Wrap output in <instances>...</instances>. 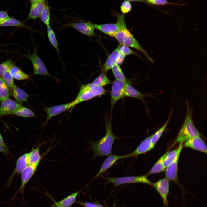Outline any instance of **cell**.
Here are the masks:
<instances>
[{
  "instance_id": "cell-1",
  "label": "cell",
  "mask_w": 207,
  "mask_h": 207,
  "mask_svg": "<svg viewBox=\"0 0 207 207\" xmlns=\"http://www.w3.org/2000/svg\"><path fill=\"white\" fill-rule=\"evenodd\" d=\"M116 23L118 27L114 38L120 44L134 48L143 53L151 63L154 61L149 56L147 51L135 38L133 35L128 29L125 20L124 14H120L117 16Z\"/></svg>"
},
{
  "instance_id": "cell-2",
  "label": "cell",
  "mask_w": 207,
  "mask_h": 207,
  "mask_svg": "<svg viewBox=\"0 0 207 207\" xmlns=\"http://www.w3.org/2000/svg\"><path fill=\"white\" fill-rule=\"evenodd\" d=\"M105 127L106 133L105 136L99 140L90 143V149L94 152V158L110 154L114 142L119 138L113 133L111 120H106Z\"/></svg>"
},
{
  "instance_id": "cell-3",
  "label": "cell",
  "mask_w": 207,
  "mask_h": 207,
  "mask_svg": "<svg viewBox=\"0 0 207 207\" xmlns=\"http://www.w3.org/2000/svg\"><path fill=\"white\" fill-rule=\"evenodd\" d=\"M185 104L186 109L185 117L175 143H183L188 139L200 135L193 122L192 109L190 107L188 101H186Z\"/></svg>"
},
{
  "instance_id": "cell-4",
  "label": "cell",
  "mask_w": 207,
  "mask_h": 207,
  "mask_svg": "<svg viewBox=\"0 0 207 207\" xmlns=\"http://www.w3.org/2000/svg\"><path fill=\"white\" fill-rule=\"evenodd\" d=\"M106 90L103 88L92 83L82 84L75 99L73 101V106L81 102L106 94Z\"/></svg>"
},
{
  "instance_id": "cell-5",
  "label": "cell",
  "mask_w": 207,
  "mask_h": 207,
  "mask_svg": "<svg viewBox=\"0 0 207 207\" xmlns=\"http://www.w3.org/2000/svg\"><path fill=\"white\" fill-rule=\"evenodd\" d=\"M107 180V183H112L115 186L131 183H142L149 185L152 183L147 179L146 175L141 176H128L118 177H103Z\"/></svg>"
},
{
  "instance_id": "cell-6",
  "label": "cell",
  "mask_w": 207,
  "mask_h": 207,
  "mask_svg": "<svg viewBox=\"0 0 207 207\" xmlns=\"http://www.w3.org/2000/svg\"><path fill=\"white\" fill-rule=\"evenodd\" d=\"M37 50V48L34 47L33 53L32 54H29L26 56L32 62L34 74L53 77L48 72L43 62L38 56Z\"/></svg>"
},
{
  "instance_id": "cell-7",
  "label": "cell",
  "mask_w": 207,
  "mask_h": 207,
  "mask_svg": "<svg viewBox=\"0 0 207 207\" xmlns=\"http://www.w3.org/2000/svg\"><path fill=\"white\" fill-rule=\"evenodd\" d=\"M126 82L116 79L113 81L110 92L111 109L117 101L125 96V85Z\"/></svg>"
},
{
  "instance_id": "cell-8",
  "label": "cell",
  "mask_w": 207,
  "mask_h": 207,
  "mask_svg": "<svg viewBox=\"0 0 207 207\" xmlns=\"http://www.w3.org/2000/svg\"><path fill=\"white\" fill-rule=\"evenodd\" d=\"M38 166L35 165H28L21 172V185L11 200H14L18 193L20 192L21 194H23L22 199L24 202H25V186L34 174Z\"/></svg>"
},
{
  "instance_id": "cell-9",
  "label": "cell",
  "mask_w": 207,
  "mask_h": 207,
  "mask_svg": "<svg viewBox=\"0 0 207 207\" xmlns=\"http://www.w3.org/2000/svg\"><path fill=\"white\" fill-rule=\"evenodd\" d=\"M73 107V101L65 104L58 105L50 107L44 106L43 110L47 114V117L43 124V126H45L50 119L53 117Z\"/></svg>"
},
{
  "instance_id": "cell-10",
  "label": "cell",
  "mask_w": 207,
  "mask_h": 207,
  "mask_svg": "<svg viewBox=\"0 0 207 207\" xmlns=\"http://www.w3.org/2000/svg\"><path fill=\"white\" fill-rule=\"evenodd\" d=\"M64 27H71L75 28L82 34L89 37L95 35L93 24L90 22H71L65 24Z\"/></svg>"
},
{
  "instance_id": "cell-11",
  "label": "cell",
  "mask_w": 207,
  "mask_h": 207,
  "mask_svg": "<svg viewBox=\"0 0 207 207\" xmlns=\"http://www.w3.org/2000/svg\"><path fill=\"white\" fill-rule=\"evenodd\" d=\"M152 185L161 197L164 206H168V204L167 197L169 189V180L166 178H164L152 183Z\"/></svg>"
},
{
  "instance_id": "cell-12",
  "label": "cell",
  "mask_w": 207,
  "mask_h": 207,
  "mask_svg": "<svg viewBox=\"0 0 207 207\" xmlns=\"http://www.w3.org/2000/svg\"><path fill=\"white\" fill-rule=\"evenodd\" d=\"M28 153H26L24 154L17 160L15 169L6 183V187H9L10 186L16 174L19 175L28 165Z\"/></svg>"
},
{
  "instance_id": "cell-13",
  "label": "cell",
  "mask_w": 207,
  "mask_h": 207,
  "mask_svg": "<svg viewBox=\"0 0 207 207\" xmlns=\"http://www.w3.org/2000/svg\"><path fill=\"white\" fill-rule=\"evenodd\" d=\"M0 105V117L13 114L22 105L8 98L2 102Z\"/></svg>"
},
{
  "instance_id": "cell-14",
  "label": "cell",
  "mask_w": 207,
  "mask_h": 207,
  "mask_svg": "<svg viewBox=\"0 0 207 207\" xmlns=\"http://www.w3.org/2000/svg\"><path fill=\"white\" fill-rule=\"evenodd\" d=\"M184 146L207 153L206 144L199 136L195 137L187 140L184 143Z\"/></svg>"
},
{
  "instance_id": "cell-15",
  "label": "cell",
  "mask_w": 207,
  "mask_h": 207,
  "mask_svg": "<svg viewBox=\"0 0 207 207\" xmlns=\"http://www.w3.org/2000/svg\"><path fill=\"white\" fill-rule=\"evenodd\" d=\"M154 147L151 142V136L147 137L132 152L127 154L128 157L136 156L145 153L152 149Z\"/></svg>"
},
{
  "instance_id": "cell-16",
  "label": "cell",
  "mask_w": 207,
  "mask_h": 207,
  "mask_svg": "<svg viewBox=\"0 0 207 207\" xmlns=\"http://www.w3.org/2000/svg\"><path fill=\"white\" fill-rule=\"evenodd\" d=\"M128 157V155L119 156L111 155L108 156L102 164L99 171L95 176L96 178L105 172L120 159Z\"/></svg>"
},
{
  "instance_id": "cell-17",
  "label": "cell",
  "mask_w": 207,
  "mask_h": 207,
  "mask_svg": "<svg viewBox=\"0 0 207 207\" xmlns=\"http://www.w3.org/2000/svg\"><path fill=\"white\" fill-rule=\"evenodd\" d=\"M180 154L177 156L174 161L166 168L165 175L169 180L177 182V179L178 162Z\"/></svg>"
},
{
  "instance_id": "cell-18",
  "label": "cell",
  "mask_w": 207,
  "mask_h": 207,
  "mask_svg": "<svg viewBox=\"0 0 207 207\" xmlns=\"http://www.w3.org/2000/svg\"><path fill=\"white\" fill-rule=\"evenodd\" d=\"M124 95L125 96L140 99L143 102L145 101V97L152 96L150 94H145L140 92L127 82L125 85Z\"/></svg>"
},
{
  "instance_id": "cell-19",
  "label": "cell",
  "mask_w": 207,
  "mask_h": 207,
  "mask_svg": "<svg viewBox=\"0 0 207 207\" xmlns=\"http://www.w3.org/2000/svg\"><path fill=\"white\" fill-rule=\"evenodd\" d=\"M31 4L30 12L26 20H35L39 17L45 3L44 1H39Z\"/></svg>"
},
{
  "instance_id": "cell-20",
  "label": "cell",
  "mask_w": 207,
  "mask_h": 207,
  "mask_svg": "<svg viewBox=\"0 0 207 207\" xmlns=\"http://www.w3.org/2000/svg\"><path fill=\"white\" fill-rule=\"evenodd\" d=\"M93 24L95 28L111 37H114L117 31L118 27L116 23Z\"/></svg>"
},
{
  "instance_id": "cell-21",
  "label": "cell",
  "mask_w": 207,
  "mask_h": 207,
  "mask_svg": "<svg viewBox=\"0 0 207 207\" xmlns=\"http://www.w3.org/2000/svg\"><path fill=\"white\" fill-rule=\"evenodd\" d=\"M119 46L108 57L103 64L102 72L106 73L116 64L120 55Z\"/></svg>"
},
{
  "instance_id": "cell-22",
  "label": "cell",
  "mask_w": 207,
  "mask_h": 207,
  "mask_svg": "<svg viewBox=\"0 0 207 207\" xmlns=\"http://www.w3.org/2000/svg\"><path fill=\"white\" fill-rule=\"evenodd\" d=\"M183 147V143H179L177 148L168 152L163 161L164 166L165 168L174 161L178 154H180Z\"/></svg>"
},
{
  "instance_id": "cell-23",
  "label": "cell",
  "mask_w": 207,
  "mask_h": 207,
  "mask_svg": "<svg viewBox=\"0 0 207 207\" xmlns=\"http://www.w3.org/2000/svg\"><path fill=\"white\" fill-rule=\"evenodd\" d=\"M39 147L33 148L28 153V165L38 166L41 159L40 154Z\"/></svg>"
},
{
  "instance_id": "cell-24",
  "label": "cell",
  "mask_w": 207,
  "mask_h": 207,
  "mask_svg": "<svg viewBox=\"0 0 207 207\" xmlns=\"http://www.w3.org/2000/svg\"><path fill=\"white\" fill-rule=\"evenodd\" d=\"M12 89L13 95L17 102L27 101L28 95L25 92L15 85Z\"/></svg>"
},
{
  "instance_id": "cell-25",
  "label": "cell",
  "mask_w": 207,
  "mask_h": 207,
  "mask_svg": "<svg viewBox=\"0 0 207 207\" xmlns=\"http://www.w3.org/2000/svg\"><path fill=\"white\" fill-rule=\"evenodd\" d=\"M169 152V151L167 152L158 159L148 173L147 175L160 173L164 170L165 168L164 166L163 161Z\"/></svg>"
},
{
  "instance_id": "cell-26",
  "label": "cell",
  "mask_w": 207,
  "mask_h": 207,
  "mask_svg": "<svg viewBox=\"0 0 207 207\" xmlns=\"http://www.w3.org/2000/svg\"><path fill=\"white\" fill-rule=\"evenodd\" d=\"M9 72L13 79L20 80L27 79L29 78V75L14 65L11 68Z\"/></svg>"
},
{
  "instance_id": "cell-27",
  "label": "cell",
  "mask_w": 207,
  "mask_h": 207,
  "mask_svg": "<svg viewBox=\"0 0 207 207\" xmlns=\"http://www.w3.org/2000/svg\"><path fill=\"white\" fill-rule=\"evenodd\" d=\"M47 26V35L49 40L56 50L61 60L58 45L57 41L55 32L50 25Z\"/></svg>"
},
{
  "instance_id": "cell-28",
  "label": "cell",
  "mask_w": 207,
  "mask_h": 207,
  "mask_svg": "<svg viewBox=\"0 0 207 207\" xmlns=\"http://www.w3.org/2000/svg\"><path fill=\"white\" fill-rule=\"evenodd\" d=\"M172 113V111H171L168 118L164 124L154 133L151 135V142L152 145L154 147L160 138L167 126L170 120Z\"/></svg>"
},
{
  "instance_id": "cell-29",
  "label": "cell",
  "mask_w": 207,
  "mask_h": 207,
  "mask_svg": "<svg viewBox=\"0 0 207 207\" xmlns=\"http://www.w3.org/2000/svg\"><path fill=\"white\" fill-rule=\"evenodd\" d=\"M0 26H17L29 28L28 26L25 25L22 22L15 18L10 17L0 22Z\"/></svg>"
},
{
  "instance_id": "cell-30",
  "label": "cell",
  "mask_w": 207,
  "mask_h": 207,
  "mask_svg": "<svg viewBox=\"0 0 207 207\" xmlns=\"http://www.w3.org/2000/svg\"><path fill=\"white\" fill-rule=\"evenodd\" d=\"M93 84L103 87L112 83L106 75V73L102 72L91 83Z\"/></svg>"
},
{
  "instance_id": "cell-31",
  "label": "cell",
  "mask_w": 207,
  "mask_h": 207,
  "mask_svg": "<svg viewBox=\"0 0 207 207\" xmlns=\"http://www.w3.org/2000/svg\"><path fill=\"white\" fill-rule=\"evenodd\" d=\"M9 95V88L2 78L0 77V101L1 102L8 98Z\"/></svg>"
},
{
  "instance_id": "cell-32",
  "label": "cell",
  "mask_w": 207,
  "mask_h": 207,
  "mask_svg": "<svg viewBox=\"0 0 207 207\" xmlns=\"http://www.w3.org/2000/svg\"><path fill=\"white\" fill-rule=\"evenodd\" d=\"M111 69L116 79L126 82L127 81L120 65L116 63L112 66Z\"/></svg>"
},
{
  "instance_id": "cell-33",
  "label": "cell",
  "mask_w": 207,
  "mask_h": 207,
  "mask_svg": "<svg viewBox=\"0 0 207 207\" xmlns=\"http://www.w3.org/2000/svg\"><path fill=\"white\" fill-rule=\"evenodd\" d=\"M13 114L23 117H33L35 116V114L32 111L22 106L18 109Z\"/></svg>"
},
{
  "instance_id": "cell-34",
  "label": "cell",
  "mask_w": 207,
  "mask_h": 207,
  "mask_svg": "<svg viewBox=\"0 0 207 207\" xmlns=\"http://www.w3.org/2000/svg\"><path fill=\"white\" fill-rule=\"evenodd\" d=\"M40 17L42 21L47 26L50 25V15L47 4L45 3Z\"/></svg>"
},
{
  "instance_id": "cell-35",
  "label": "cell",
  "mask_w": 207,
  "mask_h": 207,
  "mask_svg": "<svg viewBox=\"0 0 207 207\" xmlns=\"http://www.w3.org/2000/svg\"><path fill=\"white\" fill-rule=\"evenodd\" d=\"M2 78L9 88H12L15 85L13 78L9 71H4L2 76Z\"/></svg>"
},
{
  "instance_id": "cell-36",
  "label": "cell",
  "mask_w": 207,
  "mask_h": 207,
  "mask_svg": "<svg viewBox=\"0 0 207 207\" xmlns=\"http://www.w3.org/2000/svg\"><path fill=\"white\" fill-rule=\"evenodd\" d=\"M14 65L13 63L10 60H7L0 64V77L2 76L3 72L5 71H9Z\"/></svg>"
},
{
  "instance_id": "cell-37",
  "label": "cell",
  "mask_w": 207,
  "mask_h": 207,
  "mask_svg": "<svg viewBox=\"0 0 207 207\" xmlns=\"http://www.w3.org/2000/svg\"><path fill=\"white\" fill-rule=\"evenodd\" d=\"M118 46L120 52L125 56L132 54L138 56L137 54L132 50L129 47L120 44Z\"/></svg>"
},
{
  "instance_id": "cell-38",
  "label": "cell",
  "mask_w": 207,
  "mask_h": 207,
  "mask_svg": "<svg viewBox=\"0 0 207 207\" xmlns=\"http://www.w3.org/2000/svg\"><path fill=\"white\" fill-rule=\"evenodd\" d=\"M132 9V5L130 2L125 0L122 2L120 6V10L123 14L129 13Z\"/></svg>"
},
{
  "instance_id": "cell-39",
  "label": "cell",
  "mask_w": 207,
  "mask_h": 207,
  "mask_svg": "<svg viewBox=\"0 0 207 207\" xmlns=\"http://www.w3.org/2000/svg\"><path fill=\"white\" fill-rule=\"evenodd\" d=\"M145 1L147 3L157 5L175 4L168 2L167 0H145Z\"/></svg>"
},
{
  "instance_id": "cell-40",
  "label": "cell",
  "mask_w": 207,
  "mask_h": 207,
  "mask_svg": "<svg viewBox=\"0 0 207 207\" xmlns=\"http://www.w3.org/2000/svg\"><path fill=\"white\" fill-rule=\"evenodd\" d=\"M75 203H76L79 205L85 207H103L100 204H95L89 202H86L79 201H76Z\"/></svg>"
},
{
  "instance_id": "cell-41",
  "label": "cell",
  "mask_w": 207,
  "mask_h": 207,
  "mask_svg": "<svg viewBox=\"0 0 207 207\" xmlns=\"http://www.w3.org/2000/svg\"><path fill=\"white\" fill-rule=\"evenodd\" d=\"M10 17L7 13L5 11H0V22L3 21Z\"/></svg>"
},
{
  "instance_id": "cell-42",
  "label": "cell",
  "mask_w": 207,
  "mask_h": 207,
  "mask_svg": "<svg viewBox=\"0 0 207 207\" xmlns=\"http://www.w3.org/2000/svg\"><path fill=\"white\" fill-rule=\"evenodd\" d=\"M125 56V55L120 53L116 64L119 65L122 64L124 61Z\"/></svg>"
},
{
  "instance_id": "cell-43",
  "label": "cell",
  "mask_w": 207,
  "mask_h": 207,
  "mask_svg": "<svg viewBox=\"0 0 207 207\" xmlns=\"http://www.w3.org/2000/svg\"><path fill=\"white\" fill-rule=\"evenodd\" d=\"M9 152L7 146L5 144H0V152L6 154Z\"/></svg>"
},
{
  "instance_id": "cell-44",
  "label": "cell",
  "mask_w": 207,
  "mask_h": 207,
  "mask_svg": "<svg viewBox=\"0 0 207 207\" xmlns=\"http://www.w3.org/2000/svg\"><path fill=\"white\" fill-rule=\"evenodd\" d=\"M125 1H132V2H144L145 3H147L145 0H125Z\"/></svg>"
},
{
  "instance_id": "cell-45",
  "label": "cell",
  "mask_w": 207,
  "mask_h": 207,
  "mask_svg": "<svg viewBox=\"0 0 207 207\" xmlns=\"http://www.w3.org/2000/svg\"><path fill=\"white\" fill-rule=\"evenodd\" d=\"M0 144H5L3 137L0 132Z\"/></svg>"
},
{
  "instance_id": "cell-46",
  "label": "cell",
  "mask_w": 207,
  "mask_h": 207,
  "mask_svg": "<svg viewBox=\"0 0 207 207\" xmlns=\"http://www.w3.org/2000/svg\"><path fill=\"white\" fill-rule=\"evenodd\" d=\"M54 203L52 204L53 207H65L61 206H59L57 205L56 203V202L54 201Z\"/></svg>"
},
{
  "instance_id": "cell-47",
  "label": "cell",
  "mask_w": 207,
  "mask_h": 207,
  "mask_svg": "<svg viewBox=\"0 0 207 207\" xmlns=\"http://www.w3.org/2000/svg\"><path fill=\"white\" fill-rule=\"evenodd\" d=\"M31 4L40 1L39 0H29Z\"/></svg>"
},
{
  "instance_id": "cell-48",
  "label": "cell",
  "mask_w": 207,
  "mask_h": 207,
  "mask_svg": "<svg viewBox=\"0 0 207 207\" xmlns=\"http://www.w3.org/2000/svg\"><path fill=\"white\" fill-rule=\"evenodd\" d=\"M40 1H44V0H39Z\"/></svg>"
}]
</instances>
